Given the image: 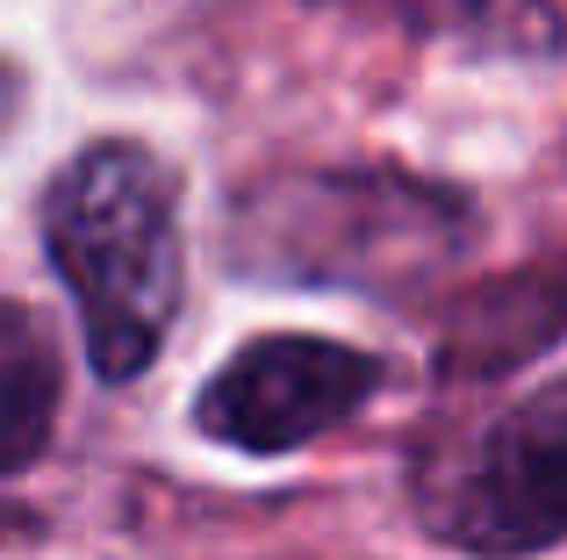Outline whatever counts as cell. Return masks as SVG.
Returning a JSON list of instances; mask_svg holds the SVG:
<instances>
[{
    "label": "cell",
    "instance_id": "cell-1",
    "mask_svg": "<svg viewBox=\"0 0 567 560\" xmlns=\"http://www.w3.org/2000/svg\"><path fill=\"white\" fill-rule=\"evenodd\" d=\"M43 252L101 381H137L181 317V180L130 137L86 144L43 195Z\"/></svg>",
    "mask_w": 567,
    "mask_h": 560
},
{
    "label": "cell",
    "instance_id": "cell-2",
    "mask_svg": "<svg viewBox=\"0 0 567 560\" xmlns=\"http://www.w3.org/2000/svg\"><path fill=\"white\" fill-rule=\"evenodd\" d=\"M424 525L445 547L525 560L567 539V388L525 395L467 438L424 489Z\"/></svg>",
    "mask_w": 567,
    "mask_h": 560
},
{
    "label": "cell",
    "instance_id": "cell-3",
    "mask_svg": "<svg viewBox=\"0 0 567 560\" xmlns=\"http://www.w3.org/2000/svg\"><path fill=\"white\" fill-rule=\"evenodd\" d=\"M381 388V360L338 338L274 331L237 345L194 395V424L230 453H295L360 417Z\"/></svg>",
    "mask_w": 567,
    "mask_h": 560
},
{
    "label": "cell",
    "instance_id": "cell-4",
    "mask_svg": "<svg viewBox=\"0 0 567 560\" xmlns=\"http://www.w3.org/2000/svg\"><path fill=\"white\" fill-rule=\"evenodd\" d=\"M302 201L317 224L338 230H302V224H274L259 209H230V259L259 273H295L323 238H352L346 245V280H374L381 259H424L445 252V238L460 230V209L424 187L402 180H346V173H323V180H280Z\"/></svg>",
    "mask_w": 567,
    "mask_h": 560
},
{
    "label": "cell",
    "instance_id": "cell-5",
    "mask_svg": "<svg viewBox=\"0 0 567 560\" xmlns=\"http://www.w3.org/2000/svg\"><path fill=\"white\" fill-rule=\"evenodd\" d=\"M58 338L43 331L37 309L0 302V475H22L43 460L58 424Z\"/></svg>",
    "mask_w": 567,
    "mask_h": 560
},
{
    "label": "cell",
    "instance_id": "cell-6",
    "mask_svg": "<svg viewBox=\"0 0 567 560\" xmlns=\"http://www.w3.org/2000/svg\"><path fill=\"white\" fill-rule=\"evenodd\" d=\"M14 108H22V72H14L8 58H0V129L14 123Z\"/></svg>",
    "mask_w": 567,
    "mask_h": 560
}]
</instances>
